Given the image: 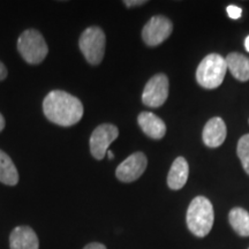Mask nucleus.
Here are the masks:
<instances>
[{
    "label": "nucleus",
    "instance_id": "6",
    "mask_svg": "<svg viewBox=\"0 0 249 249\" xmlns=\"http://www.w3.org/2000/svg\"><path fill=\"white\" fill-rule=\"evenodd\" d=\"M119 136V129L112 124H103L96 127L90 136V152L92 157L102 160L107 154L108 147Z\"/></svg>",
    "mask_w": 249,
    "mask_h": 249
},
{
    "label": "nucleus",
    "instance_id": "19",
    "mask_svg": "<svg viewBox=\"0 0 249 249\" xmlns=\"http://www.w3.org/2000/svg\"><path fill=\"white\" fill-rule=\"evenodd\" d=\"M124 4L126 5V7H138V6H142L144 4H147L145 0H124Z\"/></svg>",
    "mask_w": 249,
    "mask_h": 249
},
{
    "label": "nucleus",
    "instance_id": "11",
    "mask_svg": "<svg viewBox=\"0 0 249 249\" xmlns=\"http://www.w3.org/2000/svg\"><path fill=\"white\" fill-rule=\"evenodd\" d=\"M227 135V128L224 120L219 117H214L213 119L208 121L204 126L203 134V142L205 145L209 148H217L222 145L225 141Z\"/></svg>",
    "mask_w": 249,
    "mask_h": 249
},
{
    "label": "nucleus",
    "instance_id": "7",
    "mask_svg": "<svg viewBox=\"0 0 249 249\" xmlns=\"http://www.w3.org/2000/svg\"><path fill=\"white\" fill-rule=\"evenodd\" d=\"M173 24L163 15H156L145 23L142 29L143 42L148 46H157L172 34Z\"/></svg>",
    "mask_w": 249,
    "mask_h": 249
},
{
    "label": "nucleus",
    "instance_id": "17",
    "mask_svg": "<svg viewBox=\"0 0 249 249\" xmlns=\"http://www.w3.org/2000/svg\"><path fill=\"white\" fill-rule=\"evenodd\" d=\"M236 154H238V157L240 158L246 173L249 176V134H246L239 140L238 147H236Z\"/></svg>",
    "mask_w": 249,
    "mask_h": 249
},
{
    "label": "nucleus",
    "instance_id": "15",
    "mask_svg": "<svg viewBox=\"0 0 249 249\" xmlns=\"http://www.w3.org/2000/svg\"><path fill=\"white\" fill-rule=\"evenodd\" d=\"M0 182L15 186L18 182V172L13 160L5 151L0 150Z\"/></svg>",
    "mask_w": 249,
    "mask_h": 249
},
{
    "label": "nucleus",
    "instance_id": "9",
    "mask_svg": "<svg viewBox=\"0 0 249 249\" xmlns=\"http://www.w3.org/2000/svg\"><path fill=\"white\" fill-rule=\"evenodd\" d=\"M148 166L147 156L143 152H134L117 167L116 176L121 182H133L144 173Z\"/></svg>",
    "mask_w": 249,
    "mask_h": 249
},
{
    "label": "nucleus",
    "instance_id": "24",
    "mask_svg": "<svg viewBox=\"0 0 249 249\" xmlns=\"http://www.w3.org/2000/svg\"><path fill=\"white\" fill-rule=\"evenodd\" d=\"M107 156H108V158H111V160H113V158H114L113 152H112L111 150H110V151H107Z\"/></svg>",
    "mask_w": 249,
    "mask_h": 249
},
{
    "label": "nucleus",
    "instance_id": "12",
    "mask_svg": "<svg viewBox=\"0 0 249 249\" xmlns=\"http://www.w3.org/2000/svg\"><path fill=\"white\" fill-rule=\"evenodd\" d=\"M138 123L142 132L154 140L164 138L166 134V124L160 117L151 112H141L138 117Z\"/></svg>",
    "mask_w": 249,
    "mask_h": 249
},
{
    "label": "nucleus",
    "instance_id": "5",
    "mask_svg": "<svg viewBox=\"0 0 249 249\" xmlns=\"http://www.w3.org/2000/svg\"><path fill=\"white\" fill-rule=\"evenodd\" d=\"M107 37L102 28L92 26L81 34L79 39V46L86 60L92 66L99 65L104 58Z\"/></svg>",
    "mask_w": 249,
    "mask_h": 249
},
{
    "label": "nucleus",
    "instance_id": "22",
    "mask_svg": "<svg viewBox=\"0 0 249 249\" xmlns=\"http://www.w3.org/2000/svg\"><path fill=\"white\" fill-rule=\"evenodd\" d=\"M5 124H6L5 118H4V116H2L1 113H0V132H2V129L5 128Z\"/></svg>",
    "mask_w": 249,
    "mask_h": 249
},
{
    "label": "nucleus",
    "instance_id": "8",
    "mask_svg": "<svg viewBox=\"0 0 249 249\" xmlns=\"http://www.w3.org/2000/svg\"><path fill=\"white\" fill-rule=\"evenodd\" d=\"M169 97V79L165 74H156L143 89L142 102L150 107H160Z\"/></svg>",
    "mask_w": 249,
    "mask_h": 249
},
{
    "label": "nucleus",
    "instance_id": "23",
    "mask_svg": "<svg viewBox=\"0 0 249 249\" xmlns=\"http://www.w3.org/2000/svg\"><path fill=\"white\" fill-rule=\"evenodd\" d=\"M245 48L249 52V36H247V38L245 40Z\"/></svg>",
    "mask_w": 249,
    "mask_h": 249
},
{
    "label": "nucleus",
    "instance_id": "18",
    "mask_svg": "<svg viewBox=\"0 0 249 249\" xmlns=\"http://www.w3.org/2000/svg\"><path fill=\"white\" fill-rule=\"evenodd\" d=\"M226 12H227V14H229V17L233 18V20L240 18L241 14H242V9L240 7H238V6H235V5L227 6Z\"/></svg>",
    "mask_w": 249,
    "mask_h": 249
},
{
    "label": "nucleus",
    "instance_id": "21",
    "mask_svg": "<svg viewBox=\"0 0 249 249\" xmlns=\"http://www.w3.org/2000/svg\"><path fill=\"white\" fill-rule=\"evenodd\" d=\"M7 68H6L5 65L0 61V81H4L6 79V76H7Z\"/></svg>",
    "mask_w": 249,
    "mask_h": 249
},
{
    "label": "nucleus",
    "instance_id": "16",
    "mask_svg": "<svg viewBox=\"0 0 249 249\" xmlns=\"http://www.w3.org/2000/svg\"><path fill=\"white\" fill-rule=\"evenodd\" d=\"M229 222L240 236H249V213L242 208H233L229 213Z\"/></svg>",
    "mask_w": 249,
    "mask_h": 249
},
{
    "label": "nucleus",
    "instance_id": "2",
    "mask_svg": "<svg viewBox=\"0 0 249 249\" xmlns=\"http://www.w3.org/2000/svg\"><path fill=\"white\" fill-rule=\"evenodd\" d=\"M186 222L189 231L198 238H204L209 234L214 222L211 202L204 196H196L187 210Z\"/></svg>",
    "mask_w": 249,
    "mask_h": 249
},
{
    "label": "nucleus",
    "instance_id": "4",
    "mask_svg": "<svg viewBox=\"0 0 249 249\" xmlns=\"http://www.w3.org/2000/svg\"><path fill=\"white\" fill-rule=\"evenodd\" d=\"M17 46L23 60L30 65L40 64L49 53L44 37L36 29L24 30L18 37Z\"/></svg>",
    "mask_w": 249,
    "mask_h": 249
},
{
    "label": "nucleus",
    "instance_id": "10",
    "mask_svg": "<svg viewBox=\"0 0 249 249\" xmlns=\"http://www.w3.org/2000/svg\"><path fill=\"white\" fill-rule=\"evenodd\" d=\"M11 249H39V240L30 226H17L9 234Z\"/></svg>",
    "mask_w": 249,
    "mask_h": 249
},
{
    "label": "nucleus",
    "instance_id": "3",
    "mask_svg": "<svg viewBox=\"0 0 249 249\" xmlns=\"http://www.w3.org/2000/svg\"><path fill=\"white\" fill-rule=\"evenodd\" d=\"M226 71V60L222 55L208 54L196 70V81L205 89H216L223 83Z\"/></svg>",
    "mask_w": 249,
    "mask_h": 249
},
{
    "label": "nucleus",
    "instance_id": "14",
    "mask_svg": "<svg viewBox=\"0 0 249 249\" xmlns=\"http://www.w3.org/2000/svg\"><path fill=\"white\" fill-rule=\"evenodd\" d=\"M227 70L238 81L246 82L249 80V59L246 55L232 52L226 57Z\"/></svg>",
    "mask_w": 249,
    "mask_h": 249
},
{
    "label": "nucleus",
    "instance_id": "13",
    "mask_svg": "<svg viewBox=\"0 0 249 249\" xmlns=\"http://www.w3.org/2000/svg\"><path fill=\"white\" fill-rule=\"evenodd\" d=\"M189 166L183 157L176 158L167 176V185L173 191H179L188 180Z\"/></svg>",
    "mask_w": 249,
    "mask_h": 249
},
{
    "label": "nucleus",
    "instance_id": "1",
    "mask_svg": "<svg viewBox=\"0 0 249 249\" xmlns=\"http://www.w3.org/2000/svg\"><path fill=\"white\" fill-rule=\"evenodd\" d=\"M43 112L46 119L61 127H71L82 119V102L64 90H52L43 101Z\"/></svg>",
    "mask_w": 249,
    "mask_h": 249
},
{
    "label": "nucleus",
    "instance_id": "20",
    "mask_svg": "<svg viewBox=\"0 0 249 249\" xmlns=\"http://www.w3.org/2000/svg\"><path fill=\"white\" fill-rule=\"evenodd\" d=\"M83 249H107V247L101 242H90V244L86 245Z\"/></svg>",
    "mask_w": 249,
    "mask_h": 249
}]
</instances>
